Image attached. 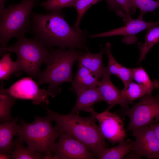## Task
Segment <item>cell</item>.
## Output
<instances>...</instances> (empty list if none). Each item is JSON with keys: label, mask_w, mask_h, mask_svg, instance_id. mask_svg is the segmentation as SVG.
I'll list each match as a JSON object with an SVG mask.
<instances>
[{"label": "cell", "mask_w": 159, "mask_h": 159, "mask_svg": "<svg viewBox=\"0 0 159 159\" xmlns=\"http://www.w3.org/2000/svg\"><path fill=\"white\" fill-rule=\"evenodd\" d=\"M84 52L76 49H57L50 48L45 63V69L40 72L37 77L38 85L49 84L47 91L52 97L60 92L59 86L64 82L73 81L72 67Z\"/></svg>", "instance_id": "obj_3"}, {"label": "cell", "mask_w": 159, "mask_h": 159, "mask_svg": "<svg viewBox=\"0 0 159 159\" xmlns=\"http://www.w3.org/2000/svg\"><path fill=\"white\" fill-rule=\"evenodd\" d=\"M134 141L128 140L121 141L116 146L100 149L96 155L100 159H122L131 150Z\"/></svg>", "instance_id": "obj_18"}, {"label": "cell", "mask_w": 159, "mask_h": 159, "mask_svg": "<svg viewBox=\"0 0 159 159\" xmlns=\"http://www.w3.org/2000/svg\"><path fill=\"white\" fill-rule=\"evenodd\" d=\"M156 1H159V0H156Z\"/></svg>", "instance_id": "obj_34"}, {"label": "cell", "mask_w": 159, "mask_h": 159, "mask_svg": "<svg viewBox=\"0 0 159 159\" xmlns=\"http://www.w3.org/2000/svg\"><path fill=\"white\" fill-rule=\"evenodd\" d=\"M149 126L153 130L155 135L159 139V121Z\"/></svg>", "instance_id": "obj_32"}, {"label": "cell", "mask_w": 159, "mask_h": 159, "mask_svg": "<svg viewBox=\"0 0 159 159\" xmlns=\"http://www.w3.org/2000/svg\"><path fill=\"white\" fill-rule=\"evenodd\" d=\"M120 94L122 99L129 104L147 95L143 87L132 81L120 90Z\"/></svg>", "instance_id": "obj_24"}, {"label": "cell", "mask_w": 159, "mask_h": 159, "mask_svg": "<svg viewBox=\"0 0 159 159\" xmlns=\"http://www.w3.org/2000/svg\"><path fill=\"white\" fill-rule=\"evenodd\" d=\"M14 141V146L10 154L11 159H46L43 154L30 151L24 145V141L19 135Z\"/></svg>", "instance_id": "obj_21"}, {"label": "cell", "mask_w": 159, "mask_h": 159, "mask_svg": "<svg viewBox=\"0 0 159 159\" xmlns=\"http://www.w3.org/2000/svg\"><path fill=\"white\" fill-rule=\"evenodd\" d=\"M130 121L127 130L132 131L159 121V94L145 95L131 108L122 112Z\"/></svg>", "instance_id": "obj_7"}, {"label": "cell", "mask_w": 159, "mask_h": 159, "mask_svg": "<svg viewBox=\"0 0 159 159\" xmlns=\"http://www.w3.org/2000/svg\"><path fill=\"white\" fill-rule=\"evenodd\" d=\"M7 0H0V13L4 9L5 4Z\"/></svg>", "instance_id": "obj_33"}, {"label": "cell", "mask_w": 159, "mask_h": 159, "mask_svg": "<svg viewBox=\"0 0 159 159\" xmlns=\"http://www.w3.org/2000/svg\"><path fill=\"white\" fill-rule=\"evenodd\" d=\"M17 39L15 43L0 49V56L7 52L15 53L22 71L37 79L41 66L47 60L50 47L34 37L29 38L22 36Z\"/></svg>", "instance_id": "obj_5"}, {"label": "cell", "mask_w": 159, "mask_h": 159, "mask_svg": "<svg viewBox=\"0 0 159 159\" xmlns=\"http://www.w3.org/2000/svg\"><path fill=\"white\" fill-rule=\"evenodd\" d=\"M20 126L17 116L11 121H6L0 124V154L10 155L14 149V136L17 135Z\"/></svg>", "instance_id": "obj_15"}, {"label": "cell", "mask_w": 159, "mask_h": 159, "mask_svg": "<svg viewBox=\"0 0 159 159\" xmlns=\"http://www.w3.org/2000/svg\"><path fill=\"white\" fill-rule=\"evenodd\" d=\"M145 41L139 47L140 52L138 63L141 62L151 48L159 42V26H155L147 29Z\"/></svg>", "instance_id": "obj_23"}, {"label": "cell", "mask_w": 159, "mask_h": 159, "mask_svg": "<svg viewBox=\"0 0 159 159\" xmlns=\"http://www.w3.org/2000/svg\"><path fill=\"white\" fill-rule=\"evenodd\" d=\"M143 15L140 14L136 19H131L120 28L101 33L90 35L89 37L94 38L117 35L124 37L123 42L127 44H133L137 41L136 35L138 33L155 26L159 25V21L147 22L144 21Z\"/></svg>", "instance_id": "obj_12"}, {"label": "cell", "mask_w": 159, "mask_h": 159, "mask_svg": "<svg viewBox=\"0 0 159 159\" xmlns=\"http://www.w3.org/2000/svg\"><path fill=\"white\" fill-rule=\"evenodd\" d=\"M135 140L131 150L139 157L159 159V139L149 126L132 131Z\"/></svg>", "instance_id": "obj_11"}, {"label": "cell", "mask_w": 159, "mask_h": 159, "mask_svg": "<svg viewBox=\"0 0 159 159\" xmlns=\"http://www.w3.org/2000/svg\"><path fill=\"white\" fill-rule=\"evenodd\" d=\"M132 79L145 89L147 95H151L154 89L159 87V82L157 80L152 81L144 69L142 67L132 68Z\"/></svg>", "instance_id": "obj_22"}, {"label": "cell", "mask_w": 159, "mask_h": 159, "mask_svg": "<svg viewBox=\"0 0 159 159\" xmlns=\"http://www.w3.org/2000/svg\"><path fill=\"white\" fill-rule=\"evenodd\" d=\"M75 93L77 99L75 104L70 112L77 113L82 111L89 112L93 108V105L102 101H104L101 95L98 87L86 89L79 90Z\"/></svg>", "instance_id": "obj_14"}, {"label": "cell", "mask_w": 159, "mask_h": 159, "mask_svg": "<svg viewBox=\"0 0 159 159\" xmlns=\"http://www.w3.org/2000/svg\"><path fill=\"white\" fill-rule=\"evenodd\" d=\"M102 0H76L73 7L77 14L76 21L73 27L76 30L81 31L80 24L81 20L87 10L93 5Z\"/></svg>", "instance_id": "obj_25"}, {"label": "cell", "mask_w": 159, "mask_h": 159, "mask_svg": "<svg viewBox=\"0 0 159 159\" xmlns=\"http://www.w3.org/2000/svg\"><path fill=\"white\" fill-rule=\"evenodd\" d=\"M104 52L102 48L97 54H93L89 51L82 55L78 59V63L88 69L98 79L102 77L104 67L102 57Z\"/></svg>", "instance_id": "obj_16"}, {"label": "cell", "mask_w": 159, "mask_h": 159, "mask_svg": "<svg viewBox=\"0 0 159 159\" xmlns=\"http://www.w3.org/2000/svg\"><path fill=\"white\" fill-rule=\"evenodd\" d=\"M44 108L47 110L49 118L55 122L54 128L56 130L70 135L96 155L101 149L108 147L93 115L83 117L78 113L71 112L62 115L53 112L47 107Z\"/></svg>", "instance_id": "obj_2"}, {"label": "cell", "mask_w": 159, "mask_h": 159, "mask_svg": "<svg viewBox=\"0 0 159 159\" xmlns=\"http://www.w3.org/2000/svg\"><path fill=\"white\" fill-rule=\"evenodd\" d=\"M123 82L124 87L132 81V68L126 67L121 65L117 76Z\"/></svg>", "instance_id": "obj_29"}, {"label": "cell", "mask_w": 159, "mask_h": 159, "mask_svg": "<svg viewBox=\"0 0 159 159\" xmlns=\"http://www.w3.org/2000/svg\"><path fill=\"white\" fill-rule=\"evenodd\" d=\"M112 44L110 42H107L105 49L108 58V64L105 69L111 75L117 77L121 64L118 63L113 56L111 51Z\"/></svg>", "instance_id": "obj_27"}, {"label": "cell", "mask_w": 159, "mask_h": 159, "mask_svg": "<svg viewBox=\"0 0 159 159\" xmlns=\"http://www.w3.org/2000/svg\"><path fill=\"white\" fill-rule=\"evenodd\" d=\"M110 76L104 68L102 78L98 81L97 85L104 101L109 105L107 109L109 110L117 104L123 109H128L129 104L122 99L120 90L112 83L110 79Z\"/></svg>", "instance_id": "obj_13"}, {"label": "cell", "mask_w": 159, "mask_h": 159, "mask_svg": "<svg viewBox=\"0 0 159 159\" xmlns=\"http://www.w3.org/2000/svg\"><path fill=\"white\" fill-rule=\"evenodd\" d=\"M76 0H47L41 5L47 11L62 10L65 8L73 7Z\"/></svg>", "instance_id": "obj_26"}, {"label": "cell", "mask_w": 159, "mask_h": 159, "mask_svg": "<svg viewBox=\"0 0 159 159\" xmlns=\"http://www.w3.org/2000/svg\"><path fill=\"white\" fill-rule=\"evenodd\" d=\"M10 52H7L1 57L0 60V80H8L12 74L17 76L22 71L20 65L16 60L13 61L10 56Z\"/></svg>", "instance_id": "obj_20"}, {"label": "cell", "mask_w": 159, "mask_h": 159, "mask_svg": "<svg viewBox=\"0 0 159 159\" xmlns=\"http://www.w3.org/2000/svg\"><path fill=\"white\" fill-rule=\"evenodd\" d=\"M31 19V33L48 47L89 50L86 44L88 32L79 31L71 26L65 19L62 10L53 11L47 14L32 12Z\"/></svg>", "instance_id": "obj_1"}, {"label": "cell", "mask_w": 159, "mask_h": 159, "mask_svg": "<svg viewBox=\"0 0 159 159\" xmlns=\"http://www.w3.org/2000/svg\"><path fill=\"white\" fill-rule=\"evenodd\" d=\"M123 10L126 16V22L132 18L131 15L136 11V8L131 0H116Z\"/></svg>", "instance_id": "obj_30"}, {"label": "cell", "mask_w": 159, "mask_h": 159, "mask_svg": "<svg viewBox=\"0 0 159 159\" xmlns=\"http://www.w3.org/2000/svg\"><path fill=\"white\" fill-rule=\"evenodd\" d=\"M16 99L7 93L4 87L2 80L1 81L0 87V122L11 121L14 118L11 110L16 103Z\"/></svg>", "instance_id": "obj_19"}, {"label": "cell", "mask_w": 159, "mask_h": 159, "mask_svg": "<svg viewBox=\"0 0 159 159\" xmlns=\"http://www.w3.org/2000/svg\"><path fill=\"white\" fill-rule=\"evenodd\" d=\"M107 3L108 9L115 12L117 16L123 18L124 22L126 21V15L122 8L116 0H104Z\"/></svg>", "instance_id": "obj_31"}, {"label": "cell", "mask_w": 159, "mask_h": 159, "mask_svg": "<svg viewBox=\"0 0 159 159\" xmlns=\"http://www.w3.org/2000/svg\"><path fill=\"white\" fill-rule=\"evenodd\" d=\"M90 113L99 122L102 135L109 142L115 144L125 140L127 134L122 120L119 116L107 109L98 113L93 109Z\"/></svg>", "instance_id": "obj_10"}, {"label": "cell", "mask_w": 159, "mask_h": 159, "mask_svg": "<svg viewBox=\"0 0 159 159\" xmlns=\"http://www.w3.org/2000/svg\"><path fill=\"white\" fill-rule=\"evenodd\" d=\"M5 90L16 99L30 100L34 104L45 103L47 105L49 103L47 90L40 89L37 82L31 77L22 78Z\"/></svg>", "instance_id": "obj_9"}, {"label": "cell", "mask_w": 159, "mask_h": 159, "mask_svg": "<svg viewBox=\"0 0 159 159\" xmlns=\"http://www.w3.org/2000/svg\"><path fill=\"white\" fill-rule=\"evenodd\" d=\"M77 70L69 90L75 93L79 90L86 89L97 86L98 79L87 69L77 63Z\"/></svg>", "instance_id": "obj_17"}, {"label": "cell", "mask_w": 159, "mask_h": 159, "mask_svg": "<svg viewBox=\"0 0 159 159\" xmlns=\"http://www.w3.org/2000/svg\"><path fill=\"white\" fill-rule=\"evenodd\" d=\"M134 6L139 9L141 13H145L153 11L157 6L156 1L154 0H131Z\"/></svg>", "instance_id": "obj_28"}, {"label": "cell", "mask_w": 159, "mask_h": 159, "mask_svg": "<svg viewBox=\"0 0 159 159\" xmlns=\"http://www.w3.org/2000/svg\"><path fill=\"white\" fill-rule=\"evenodd\" d=\"M59 138L52 149L54 159H92L96 155L70 135L60 132Z\"/></svg>", "instance_id": "obj_8"}, {"label": "cell", "mask_w": 159, "mask_h": 159, "mask_svg": "<svg viewBox=\"0 0 159 159\" xmlns=\"http://www.w3.org/2000/svg\"><path fill=\"white\" fill-rule=\"evenodd\" d=\"M34 120L26 123L21 119L20 126L17 135L26 143L31 151L41 153L46 159H54L51 153L59 132L52 127V121L47 116L34 115Z\"/></svg>", "instance_id": "obj_4"}, {"label": "cell", "mask_w": 159, "mask_h": 159, "mask_svg": "<svg viewBox=\"0 0 159 159\" xmlns=\"http://www.w3.org/2000/svg\"><path fill=\"white\" fill-rule=\"evenodd\" d=\"M36 0H23L12 4L0 13V48L7 47L9 41L24 35L29 30L31 14Z\"/></svg>", "instance_id": "obj_6"}]
</instances>
